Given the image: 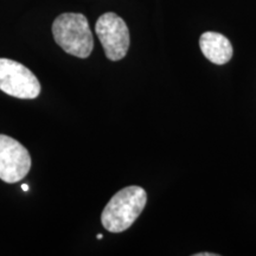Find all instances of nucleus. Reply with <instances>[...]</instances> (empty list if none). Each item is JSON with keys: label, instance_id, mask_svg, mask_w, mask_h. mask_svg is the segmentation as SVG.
I'll use <instances>...</instances> for the list:
<instances>
[{"label": "nucleus", "instance_id": "nucleus-7", "mask_svg": "<svg viewBox=\"0 0 256 256\" xmlns=\"http://www.w3.org/2000/svg\"><path fill=\"white\" fill-rule=\"evenodd\" d=\"M194 256H217V254H211V252H198Z\"/></svg>", "mask_w": 256, "mask_h": 256}, {"label": "nucleus", "instance_id": "nucleus-2", "mask_svg": "<svg viewBox=\"0 0 256 256\" xmlns=\"http://www.w3.org/2000/svg\"><path fill=\"white\" fill-rule=\"evenodd\" d=\"M52 34L56 43L69 55L78 58L90 56L94 40L84 14H60L52 24Z\"/></svg>", "mask_w": 256, "mask_h": 256}, {"label": "nucleus", "instance_id": "nucleus-1", "mask_svg": "<svg viewBox=\"0 0 256 256\" xmlns=\"http://www.w3.org/2000/svg\"><path fill=\"white\" fill-rule=\"evenodd\" d=\"M147 194L142 188L127 186L112 197L102 211L101 222L110 232H122L130 228L145 209Z\"/></svg>", "mask_w": 256, "mask_h": 256}, {"label": "nucleus", "instance_id": "nucleus-8", "mask_svg": "<svg viewBox=\"0 0 256 256\" xmlns=\"http://www.w3.org/2000/svg\"><path fill=\"white\" fill-rule=\"evenodd\" d=\"M22 190H23V191H28V184L22 185Z\"/></svg>", "mask_w": 256, "mask_h": 256}, {"label": "nucleus", "instance_id": "nucleus-5", "mask_svg": "<svg viewBox=\"0 0 256 256\" xmlns=\"http://www.w3.org/2000/svg\"><path fill=\"white\" fill-rule=\"evenodd\" d=\"M31 168L30 153L14 138L0 134V179L14 184L25 178Z\"/></svg>", "mask_w": 256, "mask_h": 256}, {"label": "nucleus", "instance_id": "nucleus-3", "mask_svg": "<svg viewBox=\"0 0 256 256\" xmlns=\"http://www.w3.org/2000/svg\"><path fill=\"white\" fill-rule=\"evenodd\" d=\"M0 90L22 100H32L40 94V83L22 63L0 58Z\"/></svg>", "mask_w": 256, "mask_h": 256}, {"label": "nucleus", "instance_id": "nucleus-4", "mask_svg": "<svg viewBox=\"0 0 256 256\" xmlns=\"http://www.w3.org/2000/svg\"><path fill=\"white\" fill-rule=\"evenodd\" d=\"M95 31L108 60L116 62L127 55L130 30L122 18L114 12H107L98 19Z\"/></svg>", "mask_w": 256, "mask_h": 256}, {"label": "nucleus", "instance_id": "nucleus-6", "mask_svg": "<svg viewBox=\"0 0 256 256\" xmlns=\"http://www.w3.org/2000/svg\"><path fill=\"white\" fill-rule=\"evenodd\" d=\"M200 46L203 55L210 62L218 66L228 63L232 57V46L230 40L217 32H204L200 36Z\"/></svg>", "mask_w": 256, "mask_h": 256}, {"label": "nucleus", "instance_id": "nucleus-9", "mask_svg": "<svg viewBox=\"0 0 256 256\" xmlns=\"http://www.w3.org/2000/svg\"><path fill=\"white\" fill-rule=\"evenodd\" d=\"M96 238H98V240H101L102 238H104V236H102V235H101V234H98V236H96Z\"/></svg>", "mask_w": 256, "mask_h": 256}]
</instances>
